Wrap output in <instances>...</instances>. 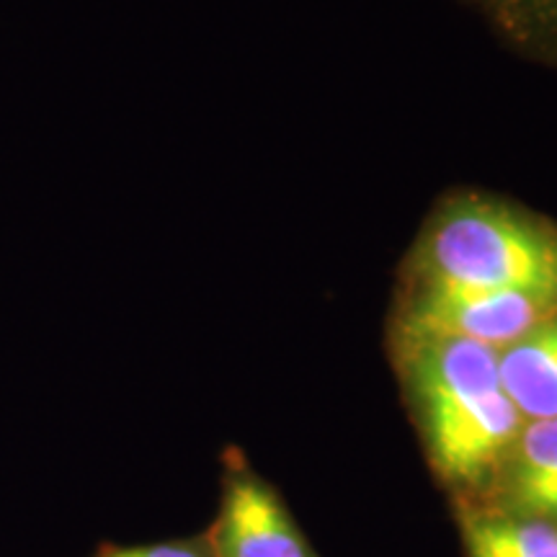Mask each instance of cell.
Returning <instances> with one entry per match:
<instances>
[{"label": "cell", "mask_w": 557, "mask_h": 557, "mask_svg": "<svg viewBox=\"0 0 557 557\" xmlns=\"http://www.w3.org/2000/svg\"><path fill=\"white\" fill-rule=\"evenodd\" d=\"M406 374L431 468L459 493H487L524 418L500 387L498 351L470 341H406Z\"/></svg>", "instance_id": "cell-1"}, {"label": "cell", "mask_w": 557, "mask_h": 557, "mask_svg": "<svg viewBox=\"0 0 557 557\" xmlns=\"http://www.w3.org/2000/svg\"><path fill=\"white\" fill-rule=\"evenodd\" d=\"M426 282L557 302V227L493 201H459L426 240Z\"/></svg>", "instance_id": "cell-2"}, {"label": "cell", "mask_w": 557, "mask_h": 557, "mask_svg": "<svg viewBox=\"0 0 557 557\" xmlns=\"http://www.w3.org/2000/svg\"><path fill=\"white\" fill-rule=\"evenodd\" d=\"M553 315L557 302L524 292L423 284L403 331L406 341L457 338L500 351Z\"/></svg>", "instance_id": "cell-3"}, {"label": "cell", "mask_w": 557, "mask_h": 557, "mask_svg": "<svg viewBox=\"0 0 557 557\" xmlns=\"http://www.w3.org/2000/svg\"><path fill=\"white\" fill-rule=\"evenodd\" d=\"M218 557H318L278 493L230 451L218 519L209 529Z\"/></svg>", "instance_id": "cell-4"}, {"label": "cell", "mask_w": 557, "mask_h": 557, "mask_svg": "<svg viewBox=\"0 0 557 557\" xmlns=\"http://www.w3.org/2000/svg\"><path fill=\"white\" fill-rule=\"evenodd\" d=\"M487 493L493 511L557 524V418L524 423Z\"/></svg>", "instance_id": "cell-5"}, {"label": "cell", "mask_w": 557, "mask_h": 557, "mask_svg": "<svg viewBox=\"0 0 557 557\" xmlns=\"http://www.w3.org/2000/svg\"><path fill=\"white\" fill-rule=\"evenodd\" d=\"M498 377L527 423L557 418V315L500 348Z\"/></svg>", "instance_id": "cell-6"}, {"label": "cell", "mask_w": 557, "mask_h": 557, "mask_svg": "<svg viewBox=\"0 0 557 557\" xmlns=\"http://www.w3.org/2000/svg\"><path fill=\"white\" fill-rule=\"evenodd\" d=\"M462 540L468 557H557V524L493 508H465Z\"/></svg>", "instance_id": "cell-7"}, {"label": "cell", "mask_w": 557, "mask_h": 557, "mask_svg": "<svg viewBox=\"0 0 557 557\" xmlns=\"http://www.w3.org/2000/svg\"><path fill=\"white\" fill-rule=\"evenodd\" d=\"M513 41L557 62V0H480Z\"/></svg>", "instance_id": "cell-8"}, {"label": "cell", "mask_w": 557, "mask_h": 557, "mask_svg": "<svg viewBox=\"0 0 557 557\" xmlns=\"http://www.w3.org/2000/svg\"><path fill=\"white\" fill-rule=\"evenodd\" d=\"M90 557H218L214 555L209 534H194V537H178L165 542H150V545H103Z\"/></svg>", "instance_id": "cell-9"}]
</instances>
